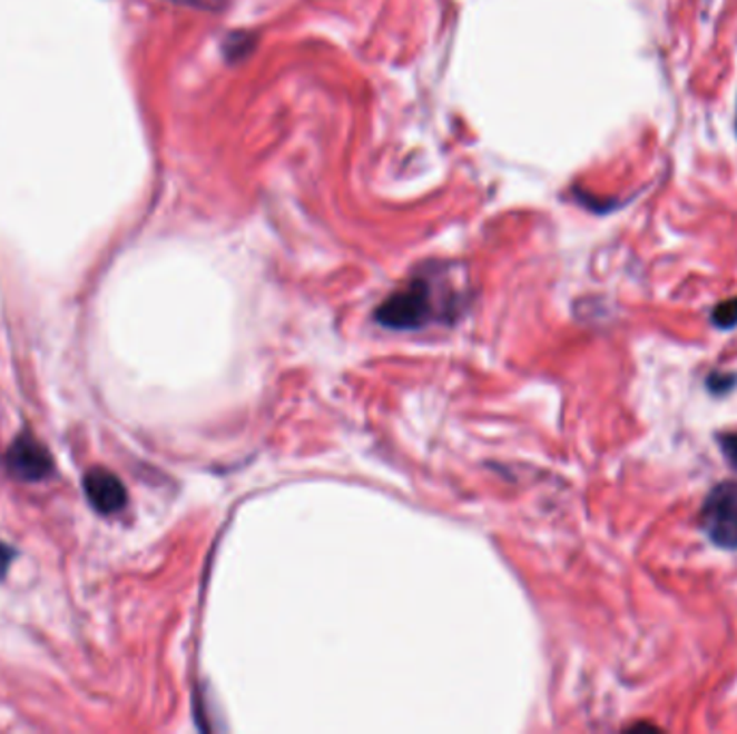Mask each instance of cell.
Masks as SVG:
<instances>
[{"mask_svg":"<svg viewBox=\"0 0 737 734\" xmlns=\"http://www.w3.org/2000/svg\"><path fill=\"white\" fill-rule=\"evenodd\" d=\"M440 317V301L428 278H414L403 289L380 304L377 324L393 330H419Z\"/></svg>","mask_w":737,"mask_h":734,"instance_id":"cell-1","label":"cell"},{"mask_svg":"<svg viewBox=\"0 0 737 734\" xmlns=\"http://www.w3.org/2000/svg\"><path fill=\"white\" fill-rule=\"evenodd\" d=\"M701 528L716 547L737 549V480H725L707 494Z\"/></svg>","mask_w":737,"mask_h":734,"instance_id":"cell-2","label":"cell"},{"mask_svg":"<svg viewBox=\"0 0 737 734\" xmlns=\"http://www.w3.org/2000/svg\"><path fill=\"white\" fill-rule=\"evenodd\" d=\"M7 469L20 480H41L50 474V453L35 439L33 435H18L7 450Z\"/></svg>","mask_w":737,"mask_h":734,"instance_id":"cell-3","label":"cell"},{"mask_svg":"<svg viewBox=\"0 0 737 734\" xmlns=\"http://www.w3.org/2000/svg\"><path fill=\"white\" fill-rule=\"evenodd\" d=\"M85 494L89 504L101 515H115L126 508L128 492L119 476L106 467H94L85 474Z\"/></svg>","mask_w":737,"mask_h":734,"instance_id":"cell-4","label":"cell"},{"mask_svg":"<svg viewBox=\"0 0 737 734\" xmlns=\"http://www.w3.org/2000/svg\"><path fill=\"white\" fill-rule=\"evenodd\" d=\"M709 319H711V326L718 330H734L737 326V298H729V300L716 304Z\"/></svg>","mask_w":737,"mask_h":734,"instance_id":"cell-5","label":"cell"},{"mask_svg":"<svg viewBox=\"0 0 737 734\" xmlns=\"http://www.w3.org/2000/svg\"><path fill=\"white\" fill-rule=\"evenodd\" d=\"M736 386V373H711L707 377V388L711 395H729Z\"/></svg>","mask_w":737,"mask_h":734,"instance_id":"cell-6","label":"cell"},{"mask_svg":"<svg viewBox=\"0 0 737 734\" xmlns=\"http://www.w3.org/2000/svg\"><path fill=\"white\" fill-rule=\"evenodd\" d=\"M248 34H229L227 41H225V54L227 59L235 61L237 57H246L250 46H248Z\"/></svg>","mask_w":737,"mask_h":734,"instance_id":"cell-7","label":"cell"},{"mask_svg":"<svg viewBox=\"0 0 737 734\" xmlns=\"http://www.w3.org/2000/svg\"><path fill=\"white\" fill-rule=\"evenodd\" d=\"M718 444H720V450L727 457V462L734 469H737V432L718 435Z\"/></svg>","mask_w":737,"mask_h":734,"instance_id":"cell-8","label":"cell"},{"mask_svg":"<svg viewBox=\"0 0 737 734\" xmlns=\"http://www.w3.org/2000/svg\"><path fill=\"white\" fill-rule=\"evenodd\" d=\"M175 4H184V7H193L199 11H223L227 9V0H170Z\"/></svg>","mask_w":737,"mask_h":734,"instance_id":"cell-9","label":"cell"},{"mask_svg":"<svg viewBox=\"0 0 737 734\" xmlns=\"http://www.w3.org/2000/svg\"><path fill=\"white\" fill-rule=\"evenodd\" d=\"M11 561H13V549L7 547L4 543H0V579L7 575Z\"/></svg>","mask_w":737,"mask_h":734,"instance_id":"cell-10","label":"cell"},{"mask_svg":"<svg viewBox=\"0 0 737 734\" xmlns=\"http://www.w3.org/2000/svg\"><path fill=\"white\" fill-rule=\"evenodd\" d=\"M736 133H737V112H736Z\"/></svg>","mask_w":737,"mask_h":734,"instance_id":"cell-11","label":"cell"}]
</instances>
